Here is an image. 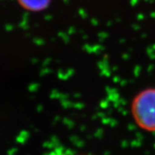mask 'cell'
<instances>
[{"label": "cell", "mask_w": 155, "mask_h": 155, "mask_svg": "<svg viewBox=\"0 0 155 155\" xmlns=\"http://www.w3.org/2000/svg\"><path fill=\"white\" fill-rule=\"evenodd\" d=\"M131 115L137 127L145 132H155V87L143 89L131 102Z\"/></svg>", "instance_id": "6da1fadb"}, {"label": "cell", "mask_w": 155, "mask_h": 155, "mask_svg": "<svg viewBox=\"0 0 155 155\" xmlns=\"http://www.w3.org/2000/svg\"><path fill=\"white\" fill-rule=\"evenodd\" d=\"M23 9L29 12H41L51 5L52 0H17Z\"/></svg>", "instance_id": "7a4b0ae2"}, {"label": "cell", "mask_w": 155, "mask_h": 155, "mask_svg": "<svg viewBox=\"0 0 155 155\" xmlns=\"http://www.w3.org/2000/svg\"><path fill=\"white\" fill-rule=\"evenodd\" d=\"M68 155H94V154H89V153H76V154H68Z\"/></svg>", "instance_id": "3957f363"}]
</instances>
